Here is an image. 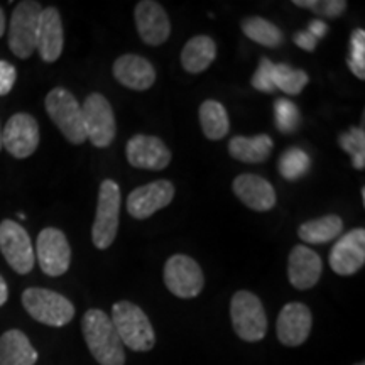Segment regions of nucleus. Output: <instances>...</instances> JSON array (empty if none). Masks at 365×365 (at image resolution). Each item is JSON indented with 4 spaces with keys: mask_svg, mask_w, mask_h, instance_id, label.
Wrapping results in <instances>:
<instances>
[{
    "mask_svg": "<svg viewBox=\"0 0 365 365\" xmlns=\"http://www.w3.org/2000/svg\"><path fill=\"white\" fill-rule=\"evenodd\" d=\"M81 331L88 350L100 365H125L124 345L118 339L110 317L102 309H88L83 314Z\"/></svg>",
    "mask_w": 365,
    "mask_h": 365,
    "instance_id": "1",
    "label": "nucleus"
},
{
    "mask_svg": "<svg viewBox=\"0 0 365 365\" xmlns=\"http://www.w3.org/2000/svg\"><path fill=\"white\" fill-rule=\"evenodd\" d=\"M112 325L122 345L134 352H149L156 345V333L148 314L130 301H118L112 307Z\"/></svg>",
    "mask_w": 365,
    "mask_h": 365,
    "instance_id": "2",
    "label": "nucleus"
},
{
    "mask_svg": "<svg viewBox=\"0 0 365 365\" xmlns=\"http://www.w3.org/2000/svg\"><path fill=\"white\" fill-rule=\"evenodd\" d=\"M46 112L59 132L66 137L68 143L80 145L86 140V132L83 124V112L81 105L75 95L66 88H53L48 93L44 102Z\"/></svg>",
    "mask_w": 365,
    "mask_h": 365,
    "instance_id": "3",
    "label": "nucleus"
},
{
    "mask_svg": "<svg viewBox=\"0 0 365 365\" xmlns=\"http://www.w3.org/2000/svg\"><path fill=\"white\" fill-rule=\"evenodd\" d=\"M22 307L31 318L48 327H65L75 317V307L68 298L44 287H29L22 293Z\"/></svg>",
    "mask_w": 365,
    "mask_h": 365,
    "instance_id": "4",
    "label": "nucleus"
},
{
    "mask_svg": "<svg viewBox=\"0 0 365 365\" xmlns=\"http://www.w3.org/2000/svg\"><path fill=\"white\" fill-rule=\"evenodd\" d=\"M120 215V188L115 181L105 180L100 182L97 215L91 227V240L100 250L108 249L115 240Z\"/></svg>",
    "mask_w": 365,
    "mask_h": 365,
    "instance_id": "5",
    "label": "nucleus"
},
{
    "mask_svg": "<svg viewBox=\"0 0 365 365\" xmlns=\"http://www.w3.org/2000/svg\"><path fill=\"white\" fill-rule=\"evenodd\" d=\"M230 318L234 331L245 341H259L267 333V317L262 301L250 291H237L232 296Z\"/></svg>",
    "mask_w": 365,
    "mask_h": 365,
    "instance_id": "6",
    "label": "nucleus"
},
{
    "mask_svg": "<svg viewBox=\"0 0 365 365\" xmlns=\"http://www.w3.org/2000/svg\"><path fill=\"white\" fill-rule=\"evenodd\" d=\"M41 12L43 7L34 0H24L14 9L9 26V48L17 58L27 59L36 51Z\"/></svg>",
    "mask_w": 365,
    "mask_h": 365,
    "instance_id": "7",
    "label": "nucleus"
},
{
    "mask_svg": "<svg viewBox=\"0 0 365 365\" xmlns=\"http://www.w3.org/2000/svg\"><path fill=\"white\" fill-rule=\"evenodd\" d=\"M81 112H83L86 139L95 148H108L117 134L115 115L110 102L102 93H90L81 105Z\"/></svg>",
    "mask_w": 365,
    "mask_h": 365,
    "instance_id": "8",
    "label": "nucleus"
},
{
    "mask_svg": "<svg viewBox=\"0 0 365 365\" xmlns=\"http://www.w3.org/2000/svg\"><path fill=\"white\" fill-rule=\"evenodd\" d=\"M164 284L178 298H196L203 291L205 274L190 255L175 254L164 264Z\"/></svg>",
    "mask_w": 365,
    "mask_h": 365,
    "instance_id": "9",
    "label": "nucleus"
},
{
    "mask_svg": "<svg viewBox=\"0 0 365 365\" xmlns=\"http://www.w3.org/2000/svg\"><path fill=\"white\" fill-rule=\"evenodd\" d=\"M0 252L17 274L33 271L36 261L33 242L21 223L14 220L0 223Z\"/></svg>",
    "mask_w": 365,
    "mask_h": 365,
    "instance_id": "10",
    "label": "nucleus"
},
{
    "mask_svg": "<svg viewBox=\"0 0 365 365\" xmlns=\"http://www.w3.org/2000/svg\"><path fill=\"white\" fill-rule=\"evenodd\" d=\"M36 257L41 271L51 277L63 276L71 264V247L66 235L59 228L48 227L41 230L36 242Z\"/></svg>",
    "mask_w": 365,
    "mask_h": 365,
    "instance_id": "11",
    "label": "nucleus"
},
{
    "mask_svg": "<svg viewBox=\"0 0 365 365\" xmlns=\"http://www.w3.org/2000/svg\"><path fill=\"white\" fill-rule=\"evenodd\" d=\"M2 145L16 159L33 156L39 145L38 120L29 113L12 115L2 129Z\"/></svg>",
    "mask_w": 365,
    "mask_h": 365,
    "instance_id": "12",
    "label": "nucleus"
},
{
    "mask_svg": "<svg viewBox=\"0 0 365 365\" xmlns=\"http://www.w3.org/2000/svg\"><path fill=\"white\" fill-rule=\"evenodd\" d=\"M127 161L132 168L148 171H163L170 166L171 150L156 135L137 134L125 145Z\"/></svg>",
    "mask_w": 365,
    "mask_h": 365,
    "instance_id": "13",
    "label": "nucleus"
},
{
    "mask_svg": "<svg viewBox=\"0 0 365 365\" xmlns=\"http://www.w3.org/2000/svg\"><path fill=\"white\" fill-rule=\"evenodd\" d=\"M175 198V186L168 180H158L139 186L127 196V212L137 220H145L159 210L170 207Z\"/></svg>",
    "mask_w": 365,
    "mask_h": 365,
    "instance_id": "14",
    "label": "nucleus"
},
{
    "mask_svg": "<svg viewBox=\"0 0 365 365\" xmlns=\"http://www.w3.org/2000/svg\"><path fill=\"white\" fill-rule=\"evenodd\" d=\"M330 267L339 276H352L365 264V230L354 228L333 244L328 255Z\"/></svg>",
    "mask_w": 365,
    "mask_h": 365,
    "instance_id": "15",
    "label": "nucleus"
},
{
    "mask_svg": "<svg viewBox=\"0 0 365 365\" xmlns=\"http://www.w3.org/2000/svg\"><path fill=\"white\" fill-rule=\"evenodd\" d=\"M135 26L140 39L149 46H161L170 39L171 22L161 4L143 0L135 6Z\"/></svg>",
    "mask_w": 365,
    "mask_h": 365,
    "instance_id": "16",
    "label": "nucleus"
},
{
    "mask_svg": "<svg viewBox=\"0 0 365 365\" xmlns=\"http://www.w3.org/2000/svg\"><path fill=\"white\" fill-rule=\"evenodd\" d=\"M313 327L312 312L303 303H287L277 317V339L286 346H299L308 340Z\"/></svg>",
    "mask_w": 365,
    "mask_h": 365,
    "instance_id": "17",
    "label": "nucleus"
},
{
    "mask_svg": "<svg viewBox=\"0 0 365 365\" xmlns=\"http://www.w3.org/2000/svg\"><path fill=\"white\" fill-rule=\"evenodd\" d=\"M232 190L237 198L254 212H269L276 207V190L262 176L250 175V173L239 175L232 182Z\"/></svg>",
    "mask_w": 365,
    "mask_h": 365,
    "instance_id": "18",
    "label": "nucleus"
},
{
    "mask_svg": "<svg viewBox=\"0 0 365 365\" xmlns=\"http://www.w3.org/2000/svg\"><path fill=\"white\" fill-rule=\"evenodd\" d=\"M65 46L63 34V22L58 9L43 7L38 26V38H36V51L46 63L58 61Z\"/></svg>",
    "mask_w": 365,
    "mask_h": 365,
    "instance_id": "19",
    "label": "nucleus"
},
{
    "mask_svg": "<svg viewBox=\"0 0 365 365\" xmlns=\"http://www.w3.org/2000/svg\"><path fill=\"white\" fill-rule=\"evenodd\" d=\"M323 272L322 257L307 245H296L287 261V277L296 289L307 291L318 284Z\"/></svg>",
    "mask_w": 365,
    "mask_h": 365,
    "instance_id": "20",
    "label": "nucleus"
},
{
    "mask_svg": "<svg viewBox=\"0 0 365 365\" xmlns=\"http://www.w3.org/2000/svg\"><path fill=\"white\" fill-rule=\"evenodd\" d=\"M113 76L122 86L135 91H145L156 81V70L150 61L137 56V54H124L113 63Z\"/></svg>",
    "mask_w": 365,
    "mask_h": 365,
    "instance_id": "21",
    "label": "nucleus"
},
{
    "mask_svg": "<svg viewBox=\"0 0 365 365\" xmlns=\"http://www.w3.org/2000/svg\"><path fill=\"white\" fill-rule=\"evenodd\" d=\"M38 352L26 333L9 330L0 336V365H34Z\"/></svg>",
    "mask_w": 365,
    "mask_h": 365,
    "instance_id": "22",
    "label": "nucleus"
},
{
    "mask_svg": "<svg viewBox=\"0 0 365 365\" xmlns=\"http://www.w3.org/2000/svg\"><path fill=\"white\" fill-rule=\"evenodd\" d=\"M274 149L272 139L267 134H259L254 137L235 135L228 143L230 156L240 163L257 164L267 161Z\"/></svg>",
    "mask_w": 365,
    "mask_h": 365,
    "instance_id": "23",
    "label": "nucleus"
},
{
    "mask_svg": "<svg viewBox=\"0 0 365 365\" xmlns=\"http://www.w3.org/2000/svg\"><path fill=\"white\" fill-rule=\"evenodd\" d=\"M217 44L210 36H195L185 44L181 51L182 70L198 75L215 61Z\"/></svg>",
    "mask_w": 365,
    "mask_h": 365,
    "instance_id": "24",
    "label": "nucleus"
},
{
    "mask_svg": "<svg viewBox=\"0 0 365 365\" xmlns=\"http://www.w3.org/2000/svg\"><path fill=\"white\" fill-rule=\"evenodd\" d=\"M341 232H344V220L335 213L301 223L298 228L299 239L307 244H327L340 237Z\"/></svg>",
    "mask_w": 365,
    "mask_h": 365,
    "instance_id": "25",
    "label": "nucleus"
},
{
    "mask_svg": "<svg viewBox=\"0 0 365 365\" xmlns=\"http://www.w3.org/2000/svg\"><path fill=\"white\" fill-rule=\"evenodd\" d=\"M200 124L210 140H222L230 129L227 108L218 100H205L200 105Z\"/></svg>",
    "mask_w": 365,
    "mask_h": 365,
    "instance_id": "26",
    "label": "nucleus"
},
{
    "mask_svg": "<svg viewBox=\"0 0 365 365\" xmlns=\"http://www.w3.org/2000/svg\"><path fill=\"white\" fill-rule=\"evenodd\" d=\"M242 31L250 41L264 46V48H277L284 41L281 29L271 21L262 17H247L242 21Z\"/></svg>",
    "mask_w": 365,
    "mask_h": 365,
    "instance_id": "27",
    "label": "nucleus"
},
{
    "mask_svg": "<svg viewBox=\"0 0 365 365\" xmlns=\"http://www.w3.org/2000/svg\"><path fill=\"white\" fill-rule=\"evenodd\" d=\"M312 161L309 156L299 148H291L282 153L277 163V170H279L281 176L287 181H296L299 178H303L309 171Z\"/></svg>",
    "mask_w": 365,
    "mask_h": 365,
    "instance_id": "28",
    "label": "nucleus"
},
{
    "mask_svg": "<svg viewBox=\"0 0 365 365\" xmlns=\"http://www.w3.org/2000/svg\"><path fill=\"white\" fill-rule=\"evenodd\" d=\"M308 75L303 70H296L289 65H274V85L287 95H299L308 85Z\"/></svg>",
    "mask_w": 365,
    "mask_h": 365,
    "instance_id": "29",
    "label": "nucleus"
},
{
    "mask_svg": "<svg viewBox=\"0 0 365 365\" xmlns=\"http://www.w3.org/2000/svg\"><path fill=\"white\" fill-rule=\"evenodd\" d=\"M340 148L352 156L355 170L362 171L365 168V132L359 127H352L349 132H344L339 137Z\"/></svg>",
    "mask_w": 365,
    "mask_h": 365,
    "instance_id": "30",
    "label": "nucleus"
},
{
    "mask_svg": "<svg viewBox=\"0 0 365 365\" xmlns=\"http://www.w3.org/2000/svg\"><path fill=\"white\" fill-rule=\"evenodd\" d=\"M274 115H276V125L282 134H291L298 129L301 122V113L293 102L286 98H277L274 102Z\"/></svg>",
    "mask_w": 365,
    "mask_h": 365,
    "instance_id": "31",
    "label": "nucleus"
},
{
    "mask_svg": "<svg viewBox=\"0 0 365 365\" xmlns=\"http://www.w3.org/2000/svg\"><path fill=\"white\" fill-rule=\"evenodd\" d=\"M349 68L359 80H365V31L355 29L350 36Z\"/></svg>",
    "mask_w": 365,
    "mask_h": 365,
    "instance_id": "32",
    "label": "nucleus"
},
{
    "mask_svg": "<svg viewBox=\"0 0 365 365\" xmlns=\"http://www.w3.org/2000/svg\"><path fill=\"white\" fill-rule=\"evenodd\" d=\"M293 4L298 7L308 9L319 17H327V19L340 17L346 9L345 0H294Z\"/></svg>",
    "mask_w": 365,
    "mask_h": 365,
    "instance_id": "33",
    "label": "nucleus"
},
{
    "mask_svg": "<svg viewBox=\"0 0 365 365\" xmlns=\"http://www.w3.org/2000/svg\"><path fill=\"white\" fill-rule=\"evenodd\" d=\"M252 86L257 91H264V93H272L276 90V85H274V63L271 59H261L257 71L252 76Z\"/></svg>",
    "mask_w": 365,
    "mask_h": 365,
    "instance_id": "34",
    "label": "nucleus"
},
{
    "mask_svg": "<svg viewBox=\"0 0 365 365\" xmlns=\"http://www.w3.org/2000/svg\"><path fill=\"white\" fill-rule=\"evenodd\" d=\"M17 80V70L16 66L6 61V59H0V97H6L11 93Z\"/></svg>",
    "mask_w": 365,
    "mask_h": 365,
    "instance_id": "35",
    "label": "nucleus"
},
{
    "mask_svg": "<svg viewBox=\"0 0 365 365\" xmlns=\"http://www.w3.org/2000/svg\"><path fill=\"white\" fill-rule=\"evenodd\" d=\"M293 41L298 48L304 49V51H309V53L314 51V48H317V43H318V41L314 39L313 36L308 33V31H299V33H296Z\"/></svg>",
    "mask_w": 365,
    "mask_h": 365,
    "instance_id": "36",
    "label": "nucleus"
},
{
    "mask_svg": "<svg viewBox=\"0 0 365 365\" xmlns=\"http://www.w3.org/2000/svg\"><path fill=\"white\" fill-rule=\"evenodd\" d=\"M308 33L313 36L314 39H322V38H325V36L328 34V24L327 22H323V21H312L309 22V26H308Z\"/></svg>",
    "mask_w": 365,
    "mask_h": 365,
    "instance_id": "37",
    "label": "nucleus"
},
{
    "mask_svg": "<svg viewBox=\"0 0 365 365\" xmlns=\"http://www.w3.org/2000/svg\"><path fill=\"white\" fill-rule=\"evenodd\" d=\"M7 298H9L7 282H6V279H4L2 276H0V307H4V304L7 303Z\"/></svg>",
    "mask_w": 365,
    "mask_h": 365,
    "instance_id": "38",
    "label": "nucleus"
},
{
    "mask_svg": "<svg viewBox=\"0 0 365 365\" xmlns=\"http://www.w3.org/2000/svg\"><path fill=\"white\" fill-rule=\"evenodd\" d=\"M6 33V14H4L2 7H0V38Z\"/></svg>",
    "mask_w": 365,
    "mask_h": 365,
    "instance_id": "39",
    "label": "nucleus"
},
{
    "mask_svg": "<svg viewBox=\"0 0 365 365\" xmlns=\"http://www.w3.org/2000/svg\"><path fill=\"white\" fill-rule=\"evenodd\" d=\"M0 149H2V127H0Z\"/></svg>",
    "mask_w": 365,
    "mask_h": 365,
    "instance_id": "40",
    "label": "nucleus"
},
{
    "mask_svg": "<svg viewBox=\"0 0 365 365\" xmlns=\"http://www.w3.org/2000/svg\"><path fill=\"white\" fill-rule=\"evenodd\" d=\"M362 203L365 205V188H362Z\"/></svg>",
    "mask_w": 365,
    "mask_h": 365,
    "instance_id": "41",
    "label": "nucleus"
},
{
    "mask_svg": "<svg viewBox=\"0 0 365 365\" xmlns=\"http://www.w3.org/2000/svg\"><path fill=\"white\" fill-rule=\"evenodd\" d=\"M355 365H365V364H364V362H360V364H355Z\"/></svg>",
    "mask_w": 365,
    "mask_h": 365,
    "instance_id": "42",
    "label": "nucleus"
}]
</instances>
